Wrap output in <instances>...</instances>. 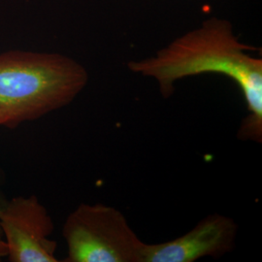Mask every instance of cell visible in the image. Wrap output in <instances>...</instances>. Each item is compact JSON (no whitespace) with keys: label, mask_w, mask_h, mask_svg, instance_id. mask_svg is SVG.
I'll use <instances>...</instances> for the list:
<instances>
[{"label":"cell","mask_w":262,"mask_h":262,"mask_svg":"<svg viewBox=\"0 0 262 262\" xmlns=\"http://www.w3.org/2000/svg\"><path fill=\"white\" fill-rule=\"evenodd\" d=\"M89 83L84 66L57 53L0 55V126L16 128L64 108Z\"/></svg>","instance_id":"obj_2"},{"label":"cell","mask_w":262,"mask_h":262,"mask_svg":"<svg viewBox=\"0 0 262 262\" xmlns=\"http://www.w3.org/2000/svg\"><path fill=\"white\" fill-rule=\"evenodd\" d=\"M7 255H8L7 246H6L4 239L2 237H0V260L7 257Z\"/></svg>","instance_id":"obj_6"},{"label":"cell","mask_w":262,"mask_h":262,"mask_svg":"<svg viewBox=\"0 0 262 262\" xmlns=\"http://www.w3.org/2000/svg\"><path fill=\"white\" fill-rule=\"evenodd\" d=\"M2 184H3V182H2V179L0 178V208L3 206L5 203H6V201L8 200L6 196H5V194H4V191H3V188H2ZM0 237H2V232H1V228H0ZM3 238V237H2Z\"/></svg>","instance_id":"obj_7"},{"label":"cell","mask_w":262,"mask_h":262,"mask_svg":"<svg viewBox=\"0 0 262 262\" xmlns=\"http://www.w3.org/2000/svg\"><path fill=\"white\" fill-rule=\"evenodd\" d=\"M0 228L9 261H58L54 221L36 195L8 199L0 208Z\"/></svg>","instance_id":"obj_4"},{"label":"cell","mask_w":262,"mask_h":262,"mask_svg":"<svg viewBox=\"0 0 262 262\" xmlns=\"http://www.w3.org/2000/svg\"><path fill=\"white\" fill-rule=\"evenodd\" d=\"M66 262H142L146 243L115 207L82 203L66 217Z\"/></svg>","instance_id":"obj_3"},{"label":"cell","mask_w":262,"mask_h":262,"mask_svg":"<svg viewBox=\"0 0 262 262\" xmlns=\"http://www.w3.org/2000/svg\"><path fill=\"white\" fill-rule=\"evenodd\" d=\"M252 51L257 49L241 43L228 19L212 17L155 56L131 60L126 66L135 74L154 79L165 99L174 94L176 83L187 77L212 73L230 78L239 86L248 110L238 138L261 143L262 59Z\"/></svg>","instance_id":"obj_1"},{"label":"cell","mask_w":262,"mask_h":262,"mask_svg":"<svg viewBox=\"0 0 262 262\" xmlns=\"http://www.w3.org/2000/svg\"><path fill=\"white\" fill-rule=\"evenodd\" d=\"M239 226L232 217L212 214L171 241L147 244L142 262H194L221 258L234 250Z\"/></svg>","instance_id":"obj_5"}]
</instances>
